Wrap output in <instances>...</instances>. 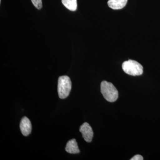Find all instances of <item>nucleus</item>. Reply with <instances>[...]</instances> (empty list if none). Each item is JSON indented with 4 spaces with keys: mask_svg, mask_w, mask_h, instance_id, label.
Instances as JSON below:
<instances>
[{
    "mask_svg": "<svg viewBox=\"0 0 160 160\" xmlns=\"http://www.w3.org/2000/svg\"><path fill=\"white\" fill-rule=\"evenodd\" d=\"M127 2L128 0H109L108 5L111 9L118 10L125 7Z\"/></svg>",
    "mask_w": 160,
    "mask_h": 160,
    "instance_id": "7",
    "label": "nucleus"
},
{
    "mask_svg": "<svg viewBox=\"0 0 160 160\" xmlns=\"http://www.w3.org/2000/svg\"><path fill=\"white\" fill-rule=\"evenodd\" d=\"M101 92L105 99L110 102H115L118 98V92L112 83L104 81L101 84Z\"/></svg>",
    "mask_w": 160,
    "mask_h": 160,
    "instance_id": "1",
    "label": "nucleus"
},
{
    "mask_svg": "<svg viewBox=\"0 0 160 160\" xmlns=\"http://www.w3.org/2000/svg\"><path fill=\"white\" fill-rule=\"evenodd\" d=\"M20 127L22 134L25 136H27L31 133L32 130L31 122L29 119L26 117H24L21 120Z\"/></svg>",
    "mask_w": 160,
    "mask_h": 160,
    "instance_id": "5",
    "label": "nucleus"
},
{
    "mask_svg": "<svg viewBox=\"0 0 160 160\" xmlns=\"http://www.w3.org/2000/svg\"><path fill=\"white\" fill-rule=\"evenodd\" d=\"M122 67L123 71L129 75L136 76L142 74L143 66L134 60H129L123 63Z\"/></svg>",
    "mask_w": 160,
    "mask_h": 160,
    "instance_id": "3",
    "label": "nucleus"
},
{
    "mask_svg": "<svg viewBox=\"0 0 160 160\" xmlns=\"http://www.w3.org/2000/svg\"><path fill=\"white\" fill-rule=\"evenodd\" d=\"M131 160H143V158L142 156L140 155H136L134 156L132 158Z\"/></svg>",
    "mask_w": 160,
    "mask_h": 160,
    "instance_id": "10",
    "label": "nucleus"
},
{
    "mask_svg": "<svg viewBox=\"0 0 160 160\" xmlns=\"http://www.w3.org/2000/svg\"><path fill=\"white\" fill-rule=\"evenodd\" d=\"M80 132H82V137L87 142H92L93 137V132L89 123L85 122L80 126Z\"/></svg>",
    "mask_w": 160,
    "mask_h": 160,
    "instance_id": "4",
    "label": "nucleus"
},
{
    "mask_svg": "<svg viewBox=\"0 0 160 160\" xmlns=\"http://www.w3.org/2000/svg\"><path fill=\"white\" fill-rule=\"evenodd\" d=\"M32 2L38 9H41L42 7V0H31Z\"/></svg>",
    "mask_w": 160,
    "mask_h": 160,
    "instance_id": "9",
    "label": "nucleus"
},
{
    "mask_svg": "<svg viewBox=\"0 0 160 160\" xmlns=\"http://www.w3.org/2000/svg\"><path fill=\"white\" fill-rule=\"evenodd\" d=\"M72 87L70 78L67 76H62L58 80V91L59 97L65 99L69 95Z\"/></svg>",
    "mask_w": 160,
    "mask_h": 160,
    "instance_id": "2",
    "label": "nucleus"
},
{
    "mask_svg": "<svg viewBox=\"0 0 160 160\" xmlns=\"http://www.w3.org/2000/svg\"><path fill=\"white\" fill-rule=\"evenodd\" d=\"M62 3L67 9L75 11L77 9V0H62Z\"/></svg>",
    "mask_w": 160,
    "mask_h": 160,
    "instance_id": "8",
    "label": "nucleus"
},
{
    "mask_svg": "<svg viewBox=\"0 0 160 160\" xmlns=\"http://www.w3.org/2000/svg\"><path fill=\"white\" fill-rule=\"evenodd\" d=\"M65 149L67 152L71 154H77L79 153L80 152L76 140L75 139H72L68 141Z\"/></svg>",
    "mask_w": 160,
    "mask_h": 160,
    "instance_id": "6",
    "label": "nucleus"
}]
</instances>
